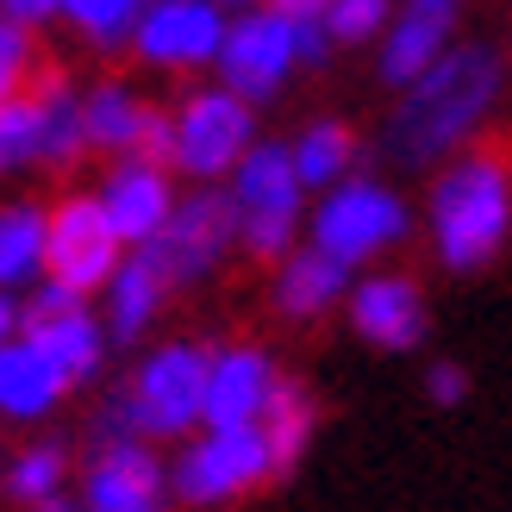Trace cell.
Segmentation results:
<instances>
[{"label":"cell","instance_id":"obj_14","mask_svg":"<svg viewBox=\"0 0 512 512\" xmlns=\"http://www.w3.org/2000/svg\"><path fill=\"white\" fill-rule=\"evenodd\" d=\"M275 356L263 344H213L207 356V388H200V431L225 425H256L263 400L275 388Z\"/></svg>","mask_w":512,"mask_h":512},{"label":"cell","instance_id":"obj_20","mask_svg":"<svg viewBox=\"0 0 512 512\" xmlns=\"http://www.w3.org/2000/svg\"><path fill=\"white\" fill-rule=\"evenodd\" d=\"M63 400H69V381L13 331V338L0 344V419L7 425H38V419L57 413Z\"/></svg>","mask_w":512,"mask_h":512},{"label":"cell","instance_id":"obj_40","mask_svg":"<svg viewBox=\"0 0 512 512\" xmlns=\"http://www.w3.org/2000/svg\"><path fill=\"white\" fill-rule=\"evenodd\" d=\"M0 463H7V456H0Z\"/></svg>","mask_w":512,"mask_h":512},{"label":"cell","instance_id":"obj_13","mask_svg":"<svg viewBox=\"0 0 512 512\" xmlns=\"http://www.w3.org/2000/svg\"><path fill=\"white\" fill-rule=\"evenodd\" d=\"M75 512H169V481L150 444H94Z\"/></svg>","mask_w":512,"mask_h":512},{"label":"cell","instance_id":"obj_28","mask_svg":"<svg viewBox=\"0 0 512 512\" xmlns=\"http://www.w3.org/2000/svg\"><path fill=\"white\" fill-rule=\"evenodd\" d=\"M44 163V125H38V94L25 88L0 107V188L32 175Z\"/></svg>","mask_w":512,"mask_h":512},{"label":"cell","instance_id":"obj_16","mask_svg":"<svg viewBox=\"0 0 512 512\" xmlns=\"http://www.w3.org/2000/svg\"><path fill=\"white\" fill-rule=\"evenodd\" d=\"M94 200H100V213H107L113 238L125 250H144L150 238H157V225L169 219V207H175V182H169V169H157V163L119 157L107 169V182L94 188Z\"/></svg>","mask_w":512,"mask_h":512},{"label":"cell","instance_id":"obj_21","mask_svg":"<svg viewBox=\"0 0 512 512\" xmlns=\"http://www.w3.org/2000/svg\"><path fill=\"white\" fill-rule=\"evenodd\" d=\"M313 431H319V400L306 394L294 375H275V388L263 400V419H256V438H263V456H269V481L300 469Z\"/></svg>","mask_w":512,"mask_h":512},{"label":"cell","instance_id":"obj_23","mask_svg":"<svg viewBox=\"0 0 512 512\" xmlns=\"http://www.w3.org/2000/svg\"><path fill=\"white\" fill-rule=\"evenodd\" d=\"M144 107L150 100L132 88V82H119V75H100V82L82 94V138H88V157L100 150V157H132V138H138V125H144Z\"/></svg>","mask_w":512,"mask_h":512},{"label":"cell","instance_id":"obj_12","mask_svg":"<svg viewBox=\"0 0 512 512\" xmlns=\"http://www.w3.org/2000/svg\"><path fill=\"white\" fill-rule=\"evenodd\" d=\"M344 319H350V331H356L369 350H388V356L419 350L425 331H431L425 294H419L413 275H363V281H350Z\"/></svg>","mask_w":512,"mask_h":512},{"label":"cell","instance_id":"obj_19","mask_svg":"<svg viewBox=\"0 0 512 512\" xmlns=\"http://www.w3.org/2000/svg\"><path fill=\"white\" fill-rule=\"evenodd\" d=\"M350 269L331 263V256H319L313 244H294L288 256L275 263V313L288 325H313L325 313H338L344 294H350Z\"/></svg>","mask_w":512,"mask_h":512},{"label":"cell","instance_id":"obj_17","mask_svg":"<svg viewBox=\"0 0 512 512\" xmlns=\"http://www.w3.org/2000/svg\"><path fill=\"white\" fill-rule=\"evenodd\" d=\"M19 338L32 344L69 388H88L100 375V363H107V331L88 313V300L57 306V313H19Z\"/></svg>","mask_w":512,"mask_h":512},{"label":"cell","instance_id":"obj_15","mask_svg":"<svg viewBox=\"0 0 512 512\" xmlns=\"http://www.w3.org/2000/svg\"><path fill=\"white\" fill-rule=\"evenodd\" d=\"M456 13L463 0H400L388 32H381V57H375V75L388 88H406L425 63H438L444 50L456 44Z\"/></svg>","mask_w":512,"mask_h":512},{"label":"cell","instance_id":"obj_37","mask_svg":"<svg viewBox=\"0 0 512 512\" xmlns=\"http://www.w3.org/2000/svg\"><path fill=\"white\" fill-rule=\"evenodd\" d=\"M19 331V294H0V344Z\"/></svg>","mask_w":512,"mask_h":512},{"label":"cell","instance_id":"obj_3","mask_svg":"<svg viewBox=\"0 0 512 512\" xmlns=\"http://www.w3.org/2000/svg\"><path fill=\"white\" fill-rule=\"evenodd\" d=\"M406 238H413V207L363 169L344 175V182H331L319 194L313 219H306V244L319 256H331V263H344L350 275L363 263H375V256L400 250Z\"/></svg>","mask_w":512,"mask_h":512},{"label":"cell","instance_id":"obj_22","mask_svg":"<svg viewBox=\"0 0 512 512\" xmlns=\"http://www.w3.org/2000/svg\"><path fill=\"white\" fill-rule=\"evenodd\" d=\"M32 94H38V125H44V175H69L82 169L88 157V138H82V88L69 82L63 69H38L32 75Z\"/></svg>","mask_w":512,"mask_h":512},{"label":"cell","instance_id":"obj_11","mask_svg":"<svg viewBox=\"0 0 512 512\" xmlns=\"http://www.w3.org/2000/svg\"><path fill=\"white\" fill-rule=\"evenodd\" d=\"M225 13L219 0H144V13L132 25V57L144 69H169V75H188V69H207L213 50L225 38Z\"/></svg>","mask_w":512,"mask_h":512},{"label":"cell","instance_id":"obj_1","mask_svg":"<svg viewBox=\"0 0 512 512\" xmlns=\"http://www.w3.org/2000/svg\"><path fill=\"white\" fill-rule=\"evenodd\" d=\"M506 94L500 44H450L400 88V107L381 125V157L394 169H438L463 150Z\"/></svg>","mask_w":512,"mask_h":512},{"label":"cell","instance_id":"obj_30","mask_svg":"<svg viewBox=\"0 0 512 512\" xmlns=\"http://www.w3.org/2000/svg\"><path fill=\"white\" fill-rule=\"evenodd\" d=\"M32 75H38V44H32V32L13 25V19H0V107H7L13 94L32 88Z\"/></svg>","mask_w":512,"mask_h":512},{"label":"cell","instance_id":"obj_29","mask_svg":"<svg viewBox=\"0 0 512 512\" xmlns=\"http://www.w3.org/2000/svg\"><path fill=\"white\" fill-rule=\"evenodd\" d=\"M388 19H394V0H325L319 13L331 44H375L388 32Z\"/></svg>","mask_w":512,"mask_h":512},{"label":"cell","instance_id":"obj_7","mask_svg":"<svg viewBox=\"0 0 512 512\" xmlns=\"http://www.w3.org/2000/svg\"><path fill=\"white\" fill-rule=\"evenodd\" d=\"M207 356L213 344L200 338H169L138 363V375L125 381L144 425V444H175L200 431V388H207Z\"/></svg>","mask_w":512,"mask_h":512},{"label":"cell","instance_id":"obj_4","mask_svg":"<svg viewBox=\"0 0 512 512\" xmlns=\"http://www.w3.org/2000/svg\"><path fill=\"white\" fill-rule=\"evenodd\" d=\"M232 207H238V250L256 263H281L300 244V213H306V188L288 163V144L256 138L238 169H232Z\"/></svg>","mask_w":512,"mask_h":512},{"label":"cell","instance_id":"obj_6","mask_svg":"<svg viewBox=\"0 0 512 512\" xmlns=\"http://www.w3.org/2000/svg\"><path fill=\"white\" fill-rule=\"evenodd\" d=\"M150 263L169 275V288H200L207 275H219V263L238 250V207L225 188H194L188 200L175 194L169 219L157 225V238L144 244Z\"/></svg>","mask_w":512,"mask_h":512},{"label":"cell","instance_id":"obj_10","mask_svg":"<svg viewBox=\"0 0 512 512\" xmlns=\"http://www.w3.org/2000/svg\"><path fill=\"white\" fill-rule=\"evenodd\" d=\"M119 256H125V244L113 238V225L94 194H63L57 207H44V281H57V288L88 300L107 288Z\"/></svg>","mask_w":512,"mask_h":512},{"label":"cell","instance_id":"obj_33","mask_svg":"<svg viewBox=\"0 0 512 512\" xmlns=\"http://www.w3.org/2000/svg\"><path fill=\"white\" fill-rule=\"evenodd\" d=\"M331 44L325 38V25H319V13H306V19H294V69H325L331 63Z\"/></svg>","mask_w":512,"mask_h":512},{"label":"cell","instance_id":"obj_27","mask_svg":"<svg viewBox=\"0 0 512 512\" xmlns=\"http://www.w3.org/2000/svg\"><path fill=\"white\" fill-rule=\"evenodd\" d=\"M138 13H144V0H57V19L88 50H100V57H119V50L132 44Z\"/></svg>","mask_w":512,"mask_h":512},{"label":"cell","instance_id":"obj_32","mask_svg":"<svg viewBox=\"0 0 512 512\" xmlns=\"http://www.w3.org/2000/svg\"><path fill=\"white\" fill-rule=\"evenodd\" d=\"M132 163H157V169L175 163V125H169V107H144V125H138V138H132Z\"/></svg>","mask_w":512,"mask_h":512},{"label":"cell","instance_id":"obj_25","mask_svg":"<svg viewBox=\"0 0 512 512\" xmlns=\"http://www.w3.org/2000/svg\"><path fill=\"white\" fill-rule=\"evenodd\" d=\"M288 163H294V175H300V188L306 194H325L331 182H344V175H356V132L344 119H313L306 132L288 144Z\"/></svg>","mask_w":512,"mask_h":512},{"label":"cell","instance_id":"obj_36","mask_svg":"<svg viewBox=\"0 0 512 512\" xmlns=\"http://www.w3.org/2000/svg\"><path fill=\"white\" fill-rule=\"evenodd\" d=\"M263 7H275L281 19H306V13H325V0H263Z\"/></svg>","mask_w":512,"mask_h":512},{"label":"cell","instance_id":"obj_38","mask_svg":"<svg viewBox=\"0 0 512 512\" xmlns=\"http://www.w3.org/2000/svg\"><path fill=\"white\" fill-rule=\"evenodd\" d=\"M32 512H75V500H69V494H57V500H38Z\"/></svg>","mask_w":512,"mask_h":512},{"label":"cell","instance_id":"obj_24","mask_svg":"<svg viewBox=\"0 0 512 512\" xmlns=\"http://www.w3.org/2000/svg\"><path fill=\"white\" fill-rule=\"evenodd\" d=\"M44 281V207L0 200V294H25Z\"/></svg>","mask_w":512,"mask_h":512},{"label":"cell","instance_id":"obj_9","mask_svg":"<svg viewBox=\"0 0 512 512\" xmlns=\"http://www.w3.org/2000/svg\"><path fill=\"white\" fill-rule=\"evenodd\" d=\"M213 75L225 94H238L244 107H269L294 75V19L275 7H244L225 19V38L213 50Z\"/></svg>","mask_w":512,"mask_h":512},{"label":"cell","instance_id":"obj_5","mask_svg":"<svg viewBox=\"0 0 512 512\" xmlns=\"http://www.w3.org/2000/svg\"><path fill=\"white\" fill-rule=\"evenodd\" d=\"M169 500L188 512H219L244 494H256L269 481V456L256 425H225V431H194L182 438V450L163 463Z\"/></svg>","mask_w":512,"mask_h":512},{"label":"cell","instance_id":"obj_39","mask_svg":"<svg viewBox=\"0 0 512 512\" xmlns=\"http://www.w3.org/2000/svg\"><path fill=\"white\" fill-rule=\"evenodd\" d=\"M219 7H263V0H219Z\"/></svg>","mask_w":512,"mask_h":512},{"label":"cell","instance_id":"obj_31","mask_svg":"<svg viewBox=\"0 0 512 512\" xmlns=\"http://www.w3.org/2000/svg\"><path fill=\"white\" fill-rule=\"evenodd\" d=\"M94 444H144L132 388H113L107 400H100V413H94Z\"/></svg>","mask_w":512,"mask_h":512},{"label":"cell","instance_id":"obj_8","mask_svg":"<svg viewBox=\"0 0 512 512\" xmlns=\"http://www.w3.org/2000/svg\"><path fill=\"white\" fill-rule=\"evenodd\" d=\"M175 125V163L188 182L200 188H219L225 175L238 169V157L256 144V107H244L238 94H225L219 82L213 88H194L182 107L169 113Z\"/></svg>","mask_w":512,"mask_h":512},{"label":"cell","instance_id":"obj_34","mask_svg":"<svg viewBox=\"0 0 512 512\" xmlns=\"http://www.w3.org/2000/svg\"><path fill=\"white\" fill-rule=\"evenodd\" d=\"M425 400L444 406V413H450V406H463L469 400V375L456 369V363H431L425 369Z\"/></svg>","mask_w":512,"mask_h":512},{"label":"cell","instance_id":"obj_18","mask_svg":"<svg viewBox=\"0 0 512 512\" xmlns=\"http://www.w3.org/2000/svg\"><path fill=\"white\" fill-rule=\"evenodd\" d=\"M100 294H107V319H100L107 344H138L144 331L163 319V306H169L175 288H169V275L150 263V250H125Z\"/></svg>","mask_w":512,"mask_h":512},{"label":"cell","instance_id":"obj_26","mask_svg":"<svg viewBox=\"0 0 512 512\" xmlns=\"http://www.w3.org/2000/svg\"><path fill=\"white\" fill-rule=\"evenodd\" d=\"M63 488H69V444L63 438H38V444H25L19 456L0 463V494L25 512L38 500H57Z\"/></svg>","mask_w":512,"mask_h":512},{"label":"cell","instance_id":"obj_35","mask_svg":"<svg viewBox=\"0 0 512 512\" xmlns=\"http://www.w3.org/2000/svg\"><path fill=\"white\" fill-rule=\"evenodd\" d=\"M0 19L25 25V32H38V25L57 19V0H0Z\"/></svg>","mask_w":512,"mask_h":512},{"label":"cell","instance_id":"obj_2","mask_svg":"<svg viewBox=\"0 0 512 512\" xmlns=\"http://www.w3.org/2000/svg\"><path fill=\"white\" fill-rule=\"evenodd\" d=\"M425 225L450 275H481L512 238V163L500 150H456L431 175Z\"/></svg>","mask_w":512,"mask_h":512}]
</instances>
